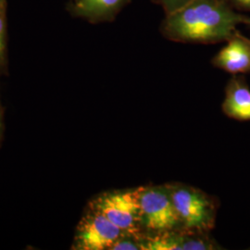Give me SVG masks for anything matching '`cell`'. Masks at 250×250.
Returning a JSON list of instances; mask_svg holds the SVG:
<instances>
[{
	"mask_svg": "<svg viewBox=\"0 0 250 250\" xmlns=\"http://www.w3.org/2000/svg\"><path fill=\"white\" fill-rule=\"evenodd\" d=\"M250 18L235 12L224 0H190L167 14L161 32L171 41L215 44L227 41Z\"/></svg>",
	"mask_w": 250,
	"mask_h": 250,
	"instance_id": "1",
	"label": "cell"
},
{
	"mask_svg": "<svg viewBox=\"0 0 250 250\" xmlns=\"http://www.w3.org/2000/svg\"><path fill=\"white\" fill-rule=\"evenodd\" d=\"M167 187L181 227L186 232L202 233L214 226L216 205L207 194L197 188L181 184Z\"/></svg>",
	"mask_w": 250,
	"mask_h": 250,
	"instance_id": "2",
	"label": "cell"
},
{
	"mask_svg": "<svg viewBox=\"0 0 250 250\" xmlns=\"http://www.w3.org/2000/svg\"><path fill=\"white\" fill-rule=\"evenodd\" d=\"M141 188L104 194L95 201L94 208L106 216L125 234L141 237L139 194Z\"/></svg>",
	"mask_w": 250,
	"mask_h": 250,
	"instance_id": "3",
	"label": "cell"
},
{
	"mask_svg": "<svg viewBox=\"0 0 250 250\" xmlns=\"http://www.w3.org/2000/svg\"><path fill=\"white\" fill-rule=\"evenodd\" d=\"M139 204L141 224L154 234L174 232L181 227L167 186L141 188Z\"/></svg>",
	"mask_w": 250,
	"mask_h": 250,
	"instance_id": "4",
	"label": "cell"
},
{
	"mask_svg": "<svg viewBox=\"0 0 250 250\" xmlns=\"http://www.w3.org/2000/svg\"><path fill=\"white\" fill-rule=\"evenodd\" d=\"M125 232L98 210L85 216L78 227L76 249L81 250H111Z\"/></svg>",
	"mask_w": 250,
	"mask_h": 250,
	"instance_id": "5",
	"label": "cell"
},
{
	"mask_svg": "<svg viewBox=\"0 0 250 250\" xmlns=\"http://www.w3.org/2000/svg\"><path fill=\"white\" fill-rule=\"evenodd\" d=\"M212 59L214 67L233 75L250 72V39L236 31Z\"/></svg>",
	"mask_w": 250,
	"mask_h": 250,
	"instance_id": "6",
	"label": "cell"
},
{
	"mask_svg": "<svg viewBox=\"0 0 250 250\" xmlns=\"http://www.w3.org/2000/svg\"><path fill=\"white\" fill-rule=\"evenodd\" d=\"M223 111L233 120L250 122V89L243 77L234 75L227 83Z\"/></svg>",
	"mask_w": 250,
	"mask_h": 250,
	"instance_id": "7",
	"label": "cell"
},
{
	"mask_svg": "<svg viewBox=\"0 0 250 250\" xmlns=\"http://www.w3.org/2000/svg\"><path fill=\"white\" fill-rule=\"evenodd\" d=\"M127 0H77L76 8L88 18L111 17L124 7Z\"/></svg>",
	"mask_w": 250,
	"mask_h": 250,
	"instance_id": "8",
	"label": "cell"
},
{
	"mask_svg": "<svg viewBox=\"0 0 250 250\" xmlns=\"http://www.w3.org/2000/svg\"><path fill=\"white\" fill-rule=\"evenodd\" d=\"M155 1L161 6V8L165 11V14L167 15L175 11L176 9H180L190 0H155Z\"/></svg>",
	"mask_w": 250,
	"mask_h": 250,
	"instance_id": "9",
	"label": "cell"
},
{
	"mask_svg": "<svg viewBox=\"0 0 250 250\" xmlns=\"http://www.w3.org/2000/svg\"><path fill=\"white\" fill-rule=\"evenodd\" d=\"M5 49V20L3 12L0 10V57Z\"/></svg>",
	"mask_w": 250,
	"mask_h": 250,
	"instance_id": "10",
	"label": "cell"
},
{
	"mask_svg": "<svg viewBox=\"0 0 250 250\" xmlns=\"http://www.w3.org/2000/svg\"><path fill=\"white\" fill-rule=\"evenodd\" d=\"M238 9L250 11V0H230Z\"/></svg>",
	"mask_w": 250,
	"mask_h": 250,
	"instance_id": "11",
	"label": "cell"
},
{
	"mask_svg": "<svg viewBox=\"0 0 250 250\" xmlns=\"http://www.w3.org/2000/svg\"><path fill=\"white\" fill-rule=\"evenodd\" d=\"M1 1H2V0H0V2H1Z\"/></svg>",
	"mask_w": 250,
	"mask_h": 250,
	"instance_id": "12",
	"label": "cell"
}]
</instances>
